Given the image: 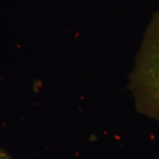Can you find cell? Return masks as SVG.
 I'll use <instances>...</instances> for the list:
<instances>
[{
  "mask_svg": "<svg viewBox=\"0 0 159 159\" xmlns=\"http://www.w3.org/2000/svg\"><path fill=\"white\" fill-rule=\"evenodd\" d=\"M131 84L142 106L159 111V11L155 13L145 31Z\"/></svg>",
  "mask_w": 159,
  "mask_h": 159,
  "instance_id": "obj_1",
  "label": "cell"
},
{
  "mask_svg": "<svg viewBox=\"0 0 159 159\" xmlns=\"http://www.w3.org/2000/svg\"><path fill=\"white\" fill-rule=\"evenodd\" d=\"M0 159H13L7 151L0 148Z\"/></svg>",
  "mask_w": 159,
  "mask_h": 159,
  "instance_id": "obj_2",
  "label": "cell"
}]
</instances>
